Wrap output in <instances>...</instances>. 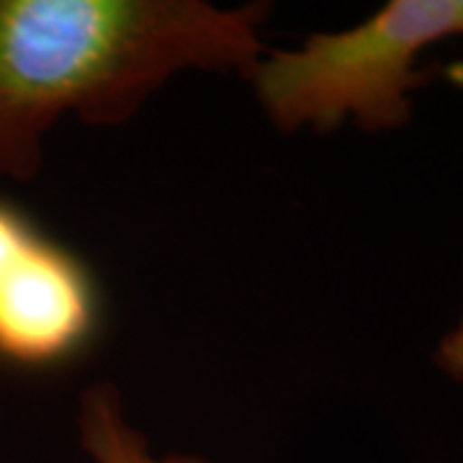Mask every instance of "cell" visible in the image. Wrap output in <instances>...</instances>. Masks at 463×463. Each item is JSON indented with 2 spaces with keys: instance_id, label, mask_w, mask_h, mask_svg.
I'll list each match as a JSON object with an SVG mask.
<instances>
[{
  "instance_id": "cell-1",
  "label": "cell",
  "mask_w": 463,
  "mask_h": 463,
  "mask_svg": "<svg viewBox=\"0 0 463 463\" xmlns=\"http://www.w3.org/2000/svg\"><path fill=\"white\" fill-rule=\"evenodd\" d=\"M268 14V3L0 0V178L33 181L67 116L116 127L181 72L248 78Z\"/></svg>"
},
{
  "instance_id": "cell-2",
  "label": "cell",
  "mask_w": 463,
  "mask_h": 463,
  "mask_svg": "<svg viewBox=\"0 0 463 463\" xmlns=\"http://www.w3.org/2000/svg\"><path fill=\"white\" fill-rule=\"evenodd\" d=\"M463 39V0H392L343 32L307 36L297 50H273L248 75L255 100L281 132L330 134L353 121L368 134L402 129L410 93L430 80L420 54Z\"/></svg>"
},
{
  "instance_id": "cell-3",
  "label": "cell",
  "mask_w": 463,
  "mask_h": 463,
  "mask_svg": "<svg viewBox=\"0 0 463 463\" xmlns=\"http://www.w3.org/2000/svg\"><path fill=\"white\" fill-rule=\"evenodd\" d=\"M100 325L88 265L0 201V358L47 368L78 358Z\"/></svg>"
},
{
  "instance_id": "cell-4",
  "label": "cell",
  "mask_w": 463,
  "mask_h": 463,
  "mask_svg": "<svg viewBox=\"0 0 463 463\" xmlns=\"http://www.w3.org/2000/svg\"><path fill=\"white\" fill-rule=\"evenodd\" d=\"M80 446L93 463H209L191 453L157 456L124 412L114 383H96L83 394L78 414Z\"/></svg>"
},
{
  "instance_id": "cell-5",
  "label": "cell",
  "mask_w": 463,
  "mask_h": 463,
  "mask_svg": "<svg viewBox=\"0 0 463 463\" xmlns=\"http://www.w3.org/2000/svg\"><path fill=\"white\" fill-rule=\"evenodd\" d=\"M435 365L453 381L463 383V317L461 322L448 332L435 350Z\"/></svg>"
},
{
  "instance_id": "cell-6",
  "label": "cell",
  "mask_w": 463,
  "mask_h": 463,
  "mask_svg": "<svg viewBox=\"0 0 463 463\" xmlns=\"http://www.w3.org/2000/svg\"><path fill=\"white\" fill-rule=\"evenodd\" d=\"M453 72H458V80H461V83H463V65L453 67Z\"/></svg>"
}]
</instances>
